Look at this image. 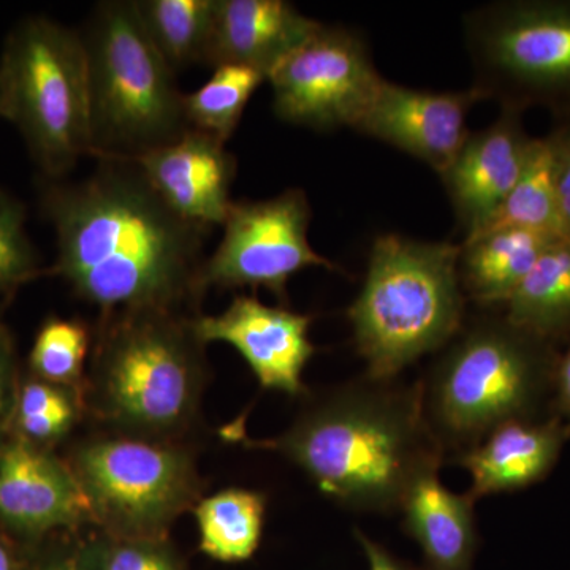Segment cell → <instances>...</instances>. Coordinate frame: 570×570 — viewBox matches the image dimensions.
I'll use <instances>...</instances> for the list:
<instances>
[{"mask_svg": "<svg viewBox=\"0 0 570 570\" xmlns=\"http://www.w3.org/2000/svg\"><path fill=\"white\" fill-rule=\"evenodd\" d=\"M285 0H217L206 63L269 71L321 28Z\"/></svg>", "mask_w": 570, "mask_h": 570, "instance_id": "17", "label": "cell"}, {"mask_svg": "<svg viewBox=\"0 0 570 570\" xmlns=\"http://www.w3.org/2000/svg\"><path fill=\"white\" fill-rule=\"evenodd\" d=\"M482 100L570 119V0H499L463 20Z\"/></svg>", "mask_w": 570, "mask_h": 570, "instance_id": "8", "label": "cell"}, {"mask_svg": "<svg viewBox=\"0 0 570 570\" xmlns=\"http://www.w3.org/2000/svg\"><path fill=\"white\" fill-rule=\"evenodd\" d=\"M460 245L397 234L377 236L365 283L347 309L366 374L392 381L441 351L466 321Z\"/></svg>", "mask_w": 570, "mask_h": 570, "instance_id": "4", "label": "cell"}, {"mask_svg": "<svg viewBox=\"0 0 570 570\" xmlns=\"http://www.w3.org/2000/svg\"><path fill=\"white\" fill-rule=\"evenodd\" d=\"M154 47L175 71L206 62L217 0H134Z\"/></svg>", "mask_w": 570, "mask_h": 570, "instance_id": "23", "label": "cell"}, {"mask_svg": "<svg viewBox=\"0 0 570 570\" xmlns=\"http://www.w3.org/2000/svg\"><path fill=\"white\" fill-rule=\"evenodd\" d=\"M86 515L91 509L70 468L21 439L0 449V519L7 524L43 534Z\"/></svg>", "mask_w": 570, "mask_h": 570, "instance_id": "16", "label": "cell"}, {"mask_svg": "<svg viewBox=\"0 0 570 570\" xmlns=\"http://www.w3.org/2000/svg\"><path fill=\"white\" fill-rule=\"evenodd\" d=\"M96 160L81 181L45 183L41 205L58 243L52 272L105 314L178 313L204 291L209 228L178 216L132 160Z\"/></svg>", "mask_w": 570, "mask_h": 570, "instance_id": "1", "label": "cell"}, {"mask_svg": "<svg viewBox=\"0 0 570 570\" xmlns=\"http://www.w3.org/2000/svg\"><path fill=\"white\" fill-rule=\"evenodd\" d=\"M309 200L305 190L287 189L266 200L234 202L224 235L202 269V287L266 288L287 303V283L311 266L336 272L311 246Z\"/></svg>", "mask_w": 570, "mask_h": 570, "instance_id": "11", "label": "cell"}, {"mask_svg": "<svg viewBox=\"0 0 570 570\" xmlns=\"http://www.w3.org/2000/svg\"><path fill=\"white\" fill-rule=\"evenodd\" d=\"M202 346L189 318L175 311L107 314L96 347L104 414L142 433H170L183 426L197 406Z\"/></svg>", "mask_w": 570, "mask_h": 570, "instance_id": "7", "label": "cell"}, {"mask_svg": "<svg viewBox=\"0 0 570 570\" xmlns=\"http://www.w3.org/2000/svg\"><path fill=\"white\" fill-rule=\"evenodd\" d=\"M39 273L28 232L24 206L0 189V292L11 291Z\"/></svg>", "mask_w": 570, "mask_h": 570, "instance_id": "28", "label": "cell"}, {"mask_svg": "<svg viewBox=\"0 0 570 570\" xmlns=\"http://www.w3.org/2000/svg\"><path fill=\"white\" fill-rule=\"evenodd\" d=\"M71 472L91 515L122 539L159 538L197 494L186 453L138 439L89 442L75 453Z\"/></svg>", "mask_w": 570, "mask_h": 570, "instance_id": "9", "label": "cell"}, {"mask_svg": "<svg viewBox=\"0 0 570 570\" xmlns=\"http://www.w3.org/2000/svg\"><path fill=\"white\" fill-rule=\"evenodd\" d=\"M91 100V159L135 160L190 129L176 71L142 28L134 0L96 7L81 32Z\"/></svg>", "mask_w": 570, "mask_h": 570, "instance_id": "5", "label": "cell"}, {"mask_svg": "<svg viewBox=\"0 0 570 570\" xmlns=\"http://www.w3.org/2000/svg\"><path fill=\"white\" fill-rule=\"evenodd\" d=\"M401 524L425 558L426 570H471L479 547L475 501L439 479V469L415 480L397 510Z\"/></svg>", "mask_w": 570, "mask_h": 570, "instance_id": "19", "label": "cell"}, {"mask_svg": "<svg viewBox=\"0 0 570 570\" xmlns=\"http://www.w3.org/2000/svg\"><path fill=\"white\" fill-rule=\"evenodd\" d=\"M501 311L513 325L554 347L570 344L569 239H558L540 255Z\"/></svg>", "mask_w": 570, "mask_h": 570, "instance_id": "21", "label": "cell"}, {"mask_svg": "<svg viewBox=\"0 0 570 570\" xmlns=\"http://www.w3.org/2000/svg\"><path fill=\"white\" fill-rule=\"evenodd\" d=\"M0 116L20 130L41 174L63 178L91 157L88 58L81 32L26 18L0 55Z\"/></svg>", "mask_w": 570, "mask_h": 570, "instance_id": "6", "label": "cell"}, {"mask_svg": "<svg viewBox=\"0 0 570 570\" xmlns=\"http://www.w3.org/2000/svg\"><path fill=\"white\" fill-rule=\"evenodd\" d=\"M14 425L21 441L32 445L50 444L69 433L77 420V403L61 385L29 381L14 403Z\"/></svg>", "mask_w": 570, "mask_h": 570, "instance_id": "26", "label": "cell"}, {"mask_svg": "<svg viewBox=\"0 0 570 570\" xmlns=\"http://www.w3.org/2000/svg\"><path fill=\"white\" fill-rule=\"evenodd\" d=\"M354 535L365 551L370 570H415L407 566L406 562L397 560L385 547L377 543L376 540L370 538L360 530H354Z\"/></svg>", "mask_w": 570, "mask_h": 570, "instance_id": "33", "label": "cell"}, {"mask_svg": "<svg viewBox=\"0 0 570 570\" xmlns=\"http://www.w3.org/2000/svg\"><path fill=\"white\" fill-rule=\"evenodd\" d=\"M550 138L554 159V186H557L558 216L562 238L570 242V119L554 121Z\"/></svg>", "mask_w": 570, "mask_h": 570, "instance_id": "30", "label": "cell"}, {"mask_svg": "<svg viewBox=\"0 0 570 570\" xmlns=\"http://www.w3.org/2000/svg\"><path fill=\"white\" fill-rule=\"evenodd\" d=\"M568 430L557 415L505 423L452 463L471 474L469 497L479 499L528 489L557 466Z\"/></svg>", "mask_w": 570, "mask_h": 570, "instance_id": "18", "label": "cell"}, {"mask_svg": "<svg viewBox=\"0 0 570 570\" xmlns=\"http://www.w3.org/2000/svg\"><path fill=\"white\" fill-rule=\"evenodd\" d=\"M550 414L561 420L570 438V344L558 355Z\"/></svg>", "mask_w": 570, "mask_h": 570, "instance_id": "31", "label": "cell"}, {"mask_svg": "<svg viewBox=\"0 0 570 570\" xmlns=\"http://www.w3.org/2000/svg\"><path fill=\"white\" fill-rule=\"evenodd\" d=\"M0 570H18L17 561H14L13 553H11L7 543L0 539Z\"/></svg>", "mask_w": 570, "mask_h": 570, "instance_id": "35", "label": "cell"}, {"mask_svg": "<svg viewBox=\"0 0 570 570\" xmlns=\"http://www.w3.org/2000/svg\"><path fill=\"white\" fill-rule=\"evenodd\" d=\"M89 332L77 321L50 318L41 326L31 352V366L40 381L70 387L82 376Z\"/></svg>", "mask_w": 570, "mask_h": 570, "instance_id": "27", "label": "cell"}, {"mask_svg": "<svg viewBox=\"0 0 570 570\" xmlns=\"http://www.w3.org/2000/svg\"><path fill=\"white\" fill-rule=\"evenodd\" d=\"M230 438L281 453L354 512L397 513L415 480L445 463L423 417L419 382L367 374L311 401L275 439Z\"/></svg>", "mask_w": 570, "mask_h": 570, "instance_id": "2", "label": "cell"}, {"mask_svg": "<svg viewBox=\"0 0 570 570\" xmlns=\"http://www.w3.org/2000/svg\"><path fill=\"white\" fill-rule=\"evenodd\" d=\"M532 138L523 112L501 108L485 129L471 132L441 176L464 238L485 230L519 181Z\"/></svg>", "mask_w": 570, "mask_h": 570, "instance_id": "14", "label": "cell"}, {"mask_svg": "<svg viewBox=\"0 0 570 570\" xmlns=\"http://www.w3.org/2000/svg\"><path fill=\"white\" fill-rule=\"evenodd\" d=\"M277 118L307 129H355L385 78L370 45L352 29L322 22L309 39L285 56L268 80Z\"/></svg>", "mask_w": 570, "mask_h": 570, "instance_id": "10", "label": "cell"}, {"mask_svg": "<svg viewBox=\"0 0 570 570\" xmlns=\"http://www.w3.org/2000/svg\"><path fill=\"white\" fill-rule=\"evenodd\" d=\"M264 81V71L250 67H214L213 77L200 89L184 94L187 124L190 129L227 142L242 121L247 104Z\"/></svg>", "mask_w": 570, "mask_h": 570, "instance_id": "25", "label": "cell"}, {"mask_svg": "<svg viewBox=\"0 0 570 570\" xmlns=\"http://www.w3.org/2000/svg\"><path fill=\"white\" fill-rule=\"evenodd\" d=\"M560 351L501 309L466 318L419 381L423 417L445 460L505 423L549 417Z\"/></svg>", "mask_w": 570, "mask_h": 570, "instance_id": "3", "label": "cell"}, {"mask_svg": "<svg viewBox=\"0 0 570 570\" xmlns=\"http://www.w3.org/2000/svg\"><path fill=\"white\" fill-rule=\"evenodd\" d=\"M505 227L524 228L562 238L554 186L553 149L547 135L532 138L519 181L483 232Z\"/></svg>", "mask_w": 570, "mask_h": 570, "instance_id": "24", "label": "cell"}, {"mask_svg": "<svg viewBox=\"0 0 570 570\" xmlns=\"http://www.w3.org/2000/svg\"><path fill=\"white\" fill-rule=\"evenodd\" d=\"M313 317L283 306L264 305L250 295H236L217 316L190 318L202 344L225 343L253 370L258 384L288 396L307 395L303 373L316 347L309 340Z\"/></svg>", "mask_w": 570, "mask_h": 570, "instance_id": "12", "label": "cell"}, {"mask_svg": "<svg viewBox=\"0 0 570 570\" xmlns=\"http://www.w3.org/2000/svg\"><path fill=\"white\" fill-rule=\"evenodd\" d=\"M561 238L524 230L494 228L460 245L459 276L466 302L482 309H502L540 255Z\"/></svg>", "mask_w": 570, "mask_h": 570, "instance_id": "20", "label": "cell"}, {"mask_svg": "<svg viewBox=\"0 0 570 570\" xmlns=\"http://www.w3.org/2000/svg\"><path fill=\"white\" fill-rule=\"evenodd\" d=\"M132 163L183 219L205 228L224 224L234 204L230 190L236 176V159L225 141L189 129Z\"/></svg>", "mask_w": 570, "mask_h": 570, "instance_id": "15", "label": "cell"}, {"mask_svg": "<svg viewBox=\"0 0 570 570\" xmlns=\"http://www.w3.org/2000/svg\"><path fill=\"white\" fill-rule=\"evenodd\" d=\"M89 570H179L154 540L122 539L94 551Z\"/></svg>", "mask_w": 570, "mask_h": 570, "instance_id": "29", "label": "cell"}, {"mask_svg": "<svg viewBox=\"0 0 570 570\" xmlns=\"http://www.w3.org/2000/svg\"><path fill=\"white\" fill-rule=\"evenodd\" d=\"M6 335V332H3L2 326H0V336Z\"/></svg>", "mask_w": 570, "mask_h": 570, "instance_id": "36", "label": "cell"}, {"mask_svg": "<svg viewBox=\"0 0 570 570\" xmlns=\"http://www.w3.org/2000/svg\"><path fill=\"white\" fill-rule=\"evenodd\" d=\"M482 100L474 88L434 92L384 81L354 130L387 142L444 174L471 130L468 115Z\"/></svg>", "mask_w": 570, "mask_h": 570, "instance_id": "13", "label": "cell"}, {"mask_svg": "<svg viewBox=\"0 0 570 570\" xmlns=\"http://www.w3.org/2000/svg\"><path fill=\"white\" fill-rule=\"evenodd\" d=\"M13 358L9 336H0V431L14 411Z\"/></svg>", "mask_w": 570, "mask_h": 570, "instance_id": "32", "label": "cell"}, {"mask_svg": "<svg viewBox=\"0 0 570 570\" xmlns=\"http://www.w3.org/2000/svg\"><path fill=\"white\" fill-rule=\"evenodd\" d=\"M40 570H89L85 562L77 560H59L52 561L50 564L43 566Z\"/></svg>", "mask_w": 570, "mask_h": 570, "instance_id": "34", "label": "cell"}, {"mask_svg": "<svg viewBox=\"0 0 570 570\" xmlns=\"http://www.w3.org/2000/svg\"><path fill=\"white\" fill-rule=\"evenodd\" d=\"M0 118H2V116H0Z\"/></svg>", "mask_w": 570, "mask_h": 570, "instance_id": "37", "label": "cell"}, {"mask_svg": "<svg viewBox=\"0 0 570 570\" xmlns=\"http://www.w3.org/2000/svg\"><path fill=\"white\" fill-rule=\"evenodd\" d=\"M265 517L266 497L261 491H219L195 508L200 549L217 561L249 560L261 543Z\"/></svg>", "mask_w": 570, "mask_h": 570, "instance_id": "22", "label": "cell"}]
</instances>
